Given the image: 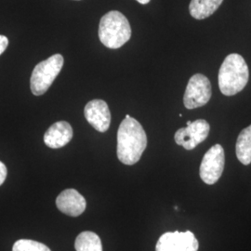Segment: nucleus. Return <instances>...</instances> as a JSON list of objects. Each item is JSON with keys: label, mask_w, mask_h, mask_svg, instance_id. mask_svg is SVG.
<instances>
[{"label": "nucleus", "mask_w": 251, "mask_h": 251, "mask_svg": "<svg viewBox=\"0 0 251 251\" xmlns=\"http://www.w3.org/2000/svg\"><path fill=\"white\" fill-rule=\"evenodd\" d=\"M147 146V136L143 126L126 115L117 131V157L123 164L131 166L139 161Z\"/></svg>", "instance_id": "obj_1"}, {"label": "nucleus", "mask_w": 251, "mask_h": 251, "mask_svg": "<svg viewBox=\"0 0 251 251\" xmlns=\"http://www.w3.org/2000/svg\"><path fill=\"white\" fill-rule=\"evenodd\" d=\"M250 77L249 67L241 55H228L219 71V88L225 96H233L242 91Z\"/></svg>", "instance_id": "obj_2"}, {"label": "nucleus", "mask_w": 251, "mask_h": 251, "mask_svg": "<svg viewBox=\"0 0 251 251\" xmlns=\"http://www.w3.org/2000/svg\"><path fill=\"white\" fill-rule=\"evenodd\" d=\"M131 37V27L125 15L117 10L109 11L100 19L99 38L108 49L117 50Z\"/></svg>", "instance_id": "obj_3"}, {"label": "nucleus", "mask_w": 251, "mask_h": 251, "mask_svg": "<svg viewBox=\"0 0 251 251\" xmlns=\"http://www.w3.org/2000/svg\"><path fill=\"white\" fill-rule=\"evenodd\" d=\"M63 62L64 60L61 54H54L36 65L30 80L31 90L34 95L40 96L47 92L61 72Z\"/></svg>", "instance_id": "obj_4"}, {"label": "nucleus", "mask_w": 251, "mask_h": 251, "mask_svg": "<svg viewBox=\"0 0 251 251\" xmlns=\"http://www.w3.org/2000/svg\"><path fill=\"white\" fill-rule=\"evenodd\" d=\"M211 84L206 75L202 74L194 75L189 80L183 103L187 109L202 107L206 105L211 98Z\"/></svg>", "instance_id": "obj_5"}, {"label": "nucleus", "mask_w": 251, "mask_h": 251, "mask_svg": "<svg viewBox=\"0 0 251 251\" xmlns=\"http://www.w3.org/2000/svg\"><path fill=\"white\" fill-rule=\"evenodd\" d=\"M225 150L221 144L213 145L205 153L200 165V178L209 185L216 183L225 170Z\"/></svg>", "instance_id": "obj_6"}, {"label": "nucleus", "mask_w": 251, "mask_h": 251, "mask_svg": "<svg viewBox=\"0 0 251 251\" xmlns=\"http://www.w3.org/2000/svg\"><path fill=\"white\" fill-rule=\"evenodd\" d=\"M198 239L190 232H168L162 234L156 243L155 251H198Z\"/></svg>", "instance_id": "obj_7"}, {"label": "nucleus", "mask_w": 251, "mask_h": 251, "mask_svg": "<svg viewBox=\"0 0 251 251\" xmlns=\"http://www.w3.org/2000/svg\"><path fill=\"white\" fill-rule=\"evenodd\" d=\"M209 130L210 126L205 119H198L186 127L178 129L174 135V139L178 145H181L186 150H193L206 140Z\"/></svg>", "instance_id": "obj_8"}, {"label": "nucleus", "mask_w": 251, "mask_h": 251, "mask_svg": "<svg viewBox=\"0 0 251 251\" xmlns=\"http://www.w3.org/2000/svg\"><path fill=\"white\" fill-rule=\"evenodd\" d=\"M87 121L99 132L107 131L111 124V113L108 104L102 100H92L84 109Z\"/></svg>", "instance_id": "obj_9"}, {"label": "nucleus", "mask_w": 251, "mask_h": 251, "mask_svg": "<svg viewBox=\"0 0 251 251\" xmlns=\"http://www.w3.org/2000/svg\"><path fill=\"white\" fill-rule=\"evenodd\" d=\"M58 209L63 214L78 217L86 209V199L75 189H67L63 191L56 199Z\"/></svg>", "instance_id": "obj_10"}, {"label": "nucleus", "mask_w": 251, "mask_h": 251, "mask_svg": "<svg viewBox=\"0 0 251 251\" xmlns=\"http://www.w3.org/2000/svg\"><path fill=\"white\" fill-rule=\"evenodd\" d=\"M73 128L66 121H59L49 127L44 135V143L52 149H58L69 144L72 140Z\"/></svg>", "instance_id": "obj_11"}, {"label": "nucleus", "mask_w": 251, "mask_h": 251, "mask_svg": "<svg viewBox=\"0 0 251 251\" xmlns=\"http://www.w3.org/2000/svg\"><path fill=\"white\" fill-rule=\"evenodd\" d=\"M224 0H192L189 5L190 14L193 18L204 20L211 16Z\"/></svg>", "instance_id": "obj_12"}, {"label": "nucleus", "mask_w": 251, "mask_h": 251, "mask_svg": "<svg viewBox=\"0 0 251 251\" xmlns=\"http://www.w3.org/2000/svg\"><path fill=\"white\" fill-rule=\"evenodd\" d=\"M235 152L238 160L243 165H250L251 163V125L244 128L238 135Z\"/></svg>", "instance_id": "obj_13"}, {"label": "nucleus", "mask_w": 251, "mask_h": 251, "mask_svg": "<svg viewBox=\"0 0 251 251\" xmlns=\"http://www.w3.org/2000/svg\"><path fill=\"white\" fill-rule=\"evenodd\" d=\"M75 249V251H102V245L98 234L85 231L76 237Z\"/></svg>", "instance_id": "obj_14"}, {"label": "nucleus", "mask_w": 251, "mask_h": 251, "mask_svg": "<svg viewBox=\"0 0 251 251\" xmlns=\"http://www.w3.org/2000/svg\"><path fill=\"white\" fill-rule=\"evenodd\" d=\"M12 251H51L46 245L30 239H21L14 243Z\"/></svg>", "instance_id": "obj_15"}, {"label": "nucleus", "mask_w": 251, "mask_h": 251, "mask_svg": "<svg viewBox=\"0 0 251 251\" xmlns=\"http://www.w3.org/2000/svg\"><path fill=\"white\" fill-rule=\"evenodd\" d=\"M8 175V170L4 163L0 161V186L3 184Z\"/></svg>", "instance_id": "obj_16"}, {"label": "nucleus", "mask_w": 251, "mask_h": 251, "mask_svg": "<svg viewBox=\"0 0 251 251\" xmlns=\"http://www.w3.org/2000/svg\"><path fill=\"white\" fill-rule=\"evenodd\" d=\"M9 45V39L5 36L0 35V55L3 53Z\"/></svg>", "instance_id": "obj_17"}, {"label": "nucleus", "mask_w": 251, "mask_h": 251, "mask_svg": "<svg viewBox=\"0 0 251 251\" xmlns=\"http://www.w3.org/2000/svg\"><path fill=\"white\" fill-rule=\"evenodd\" d=\"M139 3H141V4H143V5H145V4H148L151 0H137Z\"/></svg>", "instance_id": "obj_18"}, {"label": "nucleus", "mask_w": 251, "mask_h": 251, "mask_svg": "<svg viewBox=\"0 0 251 251\" xmlns=\"http://www.w3.org/2000/svg\"><path fill=\"white\" fill-rule=\"evenodd\" d=\"M191 123H192V121H187V123H186V124H187V126H189L191 125Z\"/></svg>", "instance_id": "obj_19"}]
</instances>
